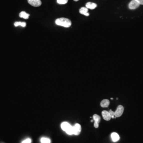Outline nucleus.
Returning <instances> with one entry per match:
<instances>
[{"instance_id": "f257e3e1", "label": "nucleus", "mask_w": 143, "mask_h": 143, "mask_svg": "<svg viewBox=\"0 0 143 143\" xmlns=\"http://www.w3.org/2000/svg\"><path fill=\"white\" fill-rule=\"evenodd\" d=\"M57 25L62 26L65 27H69L72 25V22L69 19L61 18L57 19L55 21Z\"/></svg>"}, {"instance_id": "f03ea898", "label": "nucleus", "mask_w": 143, "mask_h": 143, "mask_svg": "<svg viewBox=\"0 0 143 143\" xmlns=\"http://www.w3.org/2000/svg\"><path fill=\"white\" fill-rule=\"evenodd\" d=\"M61 127L63 131L66 132L69 135L73 134V127L67 122L62 123L61 125Z\"/></svg>"}, {"instance_id": "7ed1b4c3", "label": "nucleus", "mask_w": 143, "mask_h": 143, "mask_svg": "<svg viewBox=\"0 0 143 143\" xmlns=\"http://www.w3.org/2000/svg\"><path fill=\"white\" fill-rule=\"evenodd\" d=\"M124 111V107L122 105H120L117 108V110L115 112V116L116 117H119L122 116Z\"/></svg>"}, {"instance_id": "20e7f679", "label": "nucleus", "mask_w": 143, "mask_h": 143, "mask_svg": "<svg viewBox=\"0 0 143 143\" xmlns=\"http://www.w3.org/2000/svg\"><path fill=\"white\" fill-rule=\"evenodd\" d=\"M140 5V4L136 0H132L129 4V8L131 10H134L138 8Z\"/></svg>"}, {"instance_id": "39448f33", "label": "nucleus", "mask_w": 143, "mask_h": 143, "mask_svg": "<svg viewBox=\"0 0 143 143\" xmlns=\"http://www.w3.org/2000/svg\"><path fill=\"white\" fill-rule=\"evenodd\" d=\"M73 127V134L75 135H78L80 133L81 131V125L80 124H75Z\"/></svg>"}, {"instance_id": "423d86ee", "label": "nucleus", "mask_w": 143, "mask_h": 143, "mask_svg": "<svg viewBox=\"0 0 143 143\" xmlns=\"http://www.w3.org/2000/svg\"><path fill=\"white\" fill-rule=\"evenodd\" d=\"M27 1L30 5L34 7H39L42 4L40 0H27Z\"/></svg>"}, {"instance_id": "0eeeda50", "label": "nucleus", "mask_w": 143, "mask_h": 143, "mask_svg": "<svg viewBox=\"0 0 143 143\" xmlns=\"http://www.w3.org/2000/svg\"><path fill=\"white\" fill-rule=\"evenodd\" d=\"M93 120L94 121V127L95 128H98L99 127V123L100 122L101 117L99 115L95 114L93 117Z\"/></svg>"}, {"instance_id": "6e6552de", "label": "nucleus", "mask_w": 143, "mask_h": 143, "mask_svg": "<svg viewBox=\"0 0 143 143\" xmlns=\"http://www.w3.org/2000/svg\"><path fill=\"white\" fill-rule=\"evenodd\" d=\"M102 115L103 119L106 121H109L111 120V117L109 112L106 111H103L102 112Z\"/></svg>"}, {"instance_id": "1a4fd4ad", "label": "nucleus", "mask_w": 143, "mask_h": 143, "mask_svg": "<svg viewBox=\"0 0 143 143\" xmlns=\"http://www.w3.org/2000/svg\"><path fill=\"white\" fill-rule=\"evenodd\" d=\"M86 7L88 8V9H91V10H93L96 8L97 6V4L93 2H88L87 3L86 5Z\"/></svg>"}, {"instance_id": "9d476101", "label": "nucleus", "mask_w": 143, "mask_h": 143, "mask_svg": "<svg viewBox=\"0 0 143 143\" xmlns=\"http://www.w3.org/2000/svg\"><path fill=\"white\" fill-rule=\"evenodd\" d=\"M109 104H110V101L108 99H104L101 101V107L105 108V107H108L109 106Z\"/></svg>"}, {"instance_id": "9b49d317", "label": "nucleus", "mask_w": 143, "mask_h": 143, "mask_svg": "<svg viewBox=\"0 0 143 143\" xmlns=\"http://www.w3.org/2000/svg\"><path fill=\"white\" fill-rule=\"evenodd\" d=\"M111 137L112 140L114 142L118 141V140L120 139V137L119 136V134L116 133H112Z\"/></svg>"}, {"instance_id": "f8f14e48", "label": "nucleus", "mask_w": 143, "mask_h": 143, "mask_svg": "<svg viewBox=\"0 0 143 143\" xmlns=\"http://www.w3.org/2000/svg\"><path fill=\"white\" fill-rule=\"evenodd\" d=\"M29 16V14H27L25 11H22L19 14V17H20L21 18H23L25 19H28Z\"/></svg>"}, {"instance_id": "ddd939ff", "label": "nucleus", "mask_w": 143, "mask_h": 143, "mask_svg": "<svg viewBox=\"0 0 143 143\" xmlns=\"http://www.w3.org/2000/svg\"><path fill=\"white\" fill-rule=\"evenodd\" d=\"M88 9L86 7H82V8L80 9L79 12H80V14H82L84 15H85L88 12Z\"/></svg>"}, {"instance_id": "4468645a", "label": "nucleus", "mask_w": 143, "mask_h": 143, "mask_svg": "<svg viewBox=\"0 0 143 143\" xmlns=\"http://www.w3.org/2000/svg\"><path fill=\"white\" fill-rule=\"evenodd\" d=\"M26 23L24 22H16L14 23V25L15 27H17L18 26H21L23 27H25L26 26Z\"/></svg>"}, {"instance_id": "2eb2a0df", "label": "nucleus", "mask_w": 143, "mask_h": 143, "mask_svg": "<svg viewBox=\"0 0 143 143\" xmlns=\"http://www.w3.org/2000/svg\"><path fill=\"white\" fill-rule=\"evenodd\" d=\"M41 143H50L51 140L49 138H42L41 139Z\"/></svg>"}, {"instance_id": "dca6fc26", "label": "nucleus", "mask_w": 143, "mask_h": 143, "mask_svg": "<svg viewBox=\"0 0 143 143\" xmlns=\"http://www.w3.org/2000/svg\"><path fill=\"white\" fill-rule=\"evenodd\" d=\"M68 2V0H57V3L60 4H66Z\"/></svg>"}, {"instance_id": "f3484780", "label": "nucleus", "mask_w": 143, "mask_h": 143, "mask_svg": "<svg viewBox=\"0 0 143 143\" xmlns=\"http://www.w3.org/2000/svg\"><path fill=\"white\" fill-rule=\"evenodd\" d=\"M109 113H110L111 116V118H113V119H114V118H117L115 116V112L111 110H110L109 111Z\"/></svg>"}, {"instance_id": "a211bd4d", "label": "nucleus", "mask_w": 143, "mask_h": 143, "mask_svg": "<svg viewBox=\"0 0 143 143\" xmlns=\"http://www.w3.org/2000/svg\"><path fill=\"white\" fill-rule=\"evenodd\" d=\"M31 140L29 138H28L23 141L21 143H31Z\"/></svg>"}, {"instance_id": "6ab92c4d", "label": "nucleus", "mask_w": 143, "mask_h": 143, "mask_svg": "<svg viewBox=\"0 0 143 143\" xmlns=\"http://www.w3.org/2000/svg\"><path fill=\"white\" fill-rule=\"evenodd\" d=\"M137 2L139 3L140 4L143 5V0H136Z\"/></svg>"}, {"instance_id": "aec40b11", "label": "nucleus", "mask_w": 143, "mask_h": 143, "mask_svg": "<svg viewBox=\"0 0 143 143\" xmlns=\"http://www.w3.org/2000/svg\"><path fill=\"white\" fill-rule=\"evenodd\" d=\"M74 0V1H78L79 0Z\"/></svg>"}, {"instance_id": "412c9836", "label": "nucleus", "mask_w": 143, "mask_h": 143, "mask_svg": "<svg viewBox=\"0 0 143 143\" xmlns=\"http://www.w3.org/2000/svg\"><path fill=\"white\" fill-rule=\"evenodd\" d=\"M93 121H94V120H91V122H92H92H93Z\"/></svg>"}, {"instance_id": "4be33fe9", "label": "nucleus", "mask_w": 143, "mask_h": 143, "mask_svg": "<svg viewBox=\"0 0 143 143\" xmlns=\"http://www.w3.org/2000/svg\"><path fill=\"white\" fill-rule=\"evenodd\" d=\"M111 99V100H113V98H112Z\"/></svg>"}]
</instances>
